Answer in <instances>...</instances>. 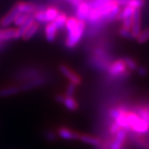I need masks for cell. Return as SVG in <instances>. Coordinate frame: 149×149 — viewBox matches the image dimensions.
Wrapping results in <instances>:
<instances>
[{"instance_id":"6da1fadb","label":"cell","mask_w":149,"mask_h":149,"mask_svg":"<svg viewBox=\"0 0 149 149\" xmlns=\"http://www.w3.org/2000/svg\"><path fill=\"white\" fill-rule=\"evenodd\" d=\"M91 6L90 13L86 19L89 27V35L94 37L106 24L118 20L121 7L117 0H87Z\"/></svg>"},{"instance_id":"7a4b0ae2","label":"cell","mask_w":149,"mask_h":149,"mask_svg":"<svg viewBox=\"0 0 149 149\" xmlns=\"http://www.w3.org/2000/svg\"><path fill=\"white\" fill-rule=\"evenodd\" d=\"M65 28L66 30V37L65 45L68 49H74L81 42L87 31V23L75 16L68 17Z\"/></svg>"},{"instance_id":"3957f363","label":"cell","mask_w":149,"mask_h":149,"mask_svg":"<svg viewBox=\"0 0 149 149\" xmlns=\"http://www.w3.org/2000/svg\"><path fill=\"white\" fill-rule=\"evenodd\" d=\"M112 61V56L104 48L97 47L93 49L90 62L94 68L100 71H106L107 68Z\"/></svg>"},{"instance_id":"277c9868","label":"cell","mask_w":149,"mask_h":149,"mask_svg":"<svg viewBox=\"0 0 149 149\" xmlns=\"http://www.w3.org/2000/svg\"><path fill=\"white\" fill-rule=\"evenodd\" d=\"M107 74L112 79H126L131 74L123 58L113 60L106 70Z\"/></svg>"},{"instance_id":"5b68a950","label":"cell","mask_w":149,"mask_h":149,"mask_svg":"<svg viewBox=\"0 0 149 149\" xmlns=\"http://www.w3.org/2000/svg\"><path fill=\"white\" fill-rule=\"evenodd\" d=\"M59 70L63 74L65 78L69 80V83H72L76 86L81 85L82 83V77L78 74L75 70L70 67L68 65L61 64L59 65Z\"/></svg>"},{"instance_id":"8992f818","label":"cell","mask_w":149,"mask_h":149,"mask_svg":"<svg viewBox=\"0 0 149 149\" xmlns=\"http://www.w3.org/2000/svg\"><path fill=\"white\" fill-rule=\"evenodd\" d=\"M128 133L121 129L114 136H112L109 149H126Z\"/></svg>"},{"instance_id":"52a82bcc","label":"cell","mask_w":149,"mask_h":149,"mask_svg":"<svg viewBox=\"0 0 149 149\" xmlns=\"http://www.w3.org/2000/svg\"><path fill=\"white\" fill-rule=\"evenodd\" d=\"M57 137L64 139L65 141H76L79 140L80 137V133L74 130L73 128H69L67 126H60L56 129Z\"/></svg>"},{"instance_id":"ba28073f","label":"cell","mask_w":149,"mask_h":149,"mask_svg":"<svg viewBox=\"0 0 149 149\" xmlns=\"http://www.w3.org/2000/svg\"><path fill=\"white\" fill-rule=\"evenodd\" d=\"M48 80H49V78L47 77V75H45V76H42V77H39L37 79L19 84V87H20L21 92L32 91V90H35V89H37L39 87H42L43 85H46L48 82Z\"/></svg>"},{"instance_id":"9c48e42d","label":"cell","mask_w":149,"mask_h":149,"mask_svg":"<svg viewBox=\"0 0 149 149\" xmlns=\"http://www.w3.org/2000/svg\"><path fill=\"white\" fill-rule=\"evenodd\" d=\"M17 28L13 27H3L0 28V45H3V43L7 42L11 40L19 39Z\"/></svg>"},{"instance_id":"30bf717a","label":"cell","mask_w":149,"mask_h":149,"mask_svg":"<svg viewBox=\"0 0 149 149\" xmlns=\"http://www.w3.org/2000/svg\"><path fill=\"white\" fill-rule=\"evenodd\" d=\"M90 10L91 6L89 2L87 0H84L77 7L74 8V16L86 22V19L90 13Z\"/></svg>"},{"instance_id":"8fae6325","label":"cell","mask_w":149,"mask_h":149,"mask_svg":"<svg viewBox=\"0 0 149 149\" xmlns=\"http://www.w3.org/2000/svg\"><path fill=\"white\" fill-rule=\"evenodd\" d=\"M14 8H16L18 13H28V14H33L34 12L38 8V6L33 3L30 2H24L20 1L17 2L14 5Z\"/></svg>"},{"instance_id":"7c38bea8","label":"cell","mask_w":149,"mask_h":149,"mask_svg":"<svg viewBox=\"0 0 149 149\" xmlns=\"http://www.w3.org/2000/svg\"><path fill=\"white\" fill-rule=\"evenodd\" d=\"M142 14L141 10H138L133 16V25L131 27V35L132 39H136L139 32L142 30Z\"/></svg>"},{"instance_id":"4fadbf2b","label":"cell","mask_w":149,"mask_h":149,"mask_svg":"<svg viewBox=\"0 0 149 149\" xmlns=\"http://www.w3.org/2000/svg\"><path fill=\"white\" fill-rule=\"evenodd\" d=\"M59 29L55 25L53 22H48L45 24L44 27V35L46 37V40L49 42H53L57 37Z\"/></svg>"},{"instance_id":"5bb4252c","label":"cell","mask_w":149,"mask_h":149,"mask_svg":"<svg viewBox=\"0 0 149 149\" xmlns=\"http://www.w3.org/2000/svg\"><path fill=\"white\" fill-rule=\"evenodd\" d=\"M17 14H18V12L13 6L10 10L0 19V26L2 27H9V26L13 24L14 19Z\"/></svg>"},{"instance_id":"9a60e30c","label":"cell","mask_w":149,"mask_h":149,"mask_svg":"<svg viewBox=\"0 0 149 149\" xmlns=\"http://www.w3.org/2000/svg\"><path fill=\"white\" fill-rule=\"evenodd\" d=\"M102 140L103 139L100 137L88 134V133H80V139H79V141H80V142L88 144V145H91L95 148L98 147L100 144L101 143Z\"/></svg>"},{"instance_id":"2e32d148","label":"cell","mask_w":149,"mask_h":149,"mask_svg":"<svg viewBox=\"0 0 149 149\" xmlns=\"http://www.w3.org/2000/svg\"><path fill=\"white\" fill-rule=\"evenodd\" d=\"M21 90L19 85H5L0 87V97H9L12 95H15L20 93Z\"/></svg>"},{"instance_id":"e0dca14e","label":"cell","mask_w":149,"mask_h":149,"mask_svg":"<svg viewBox=\"0 0 149 149\" xmlns=\"http://www.w3.org/2000/svg\"><path fill=\"white\" fill-rule=\"evenodd\" d=\"M64 95V100L61 103V104H63L65 108L69 111L74 112L78 110L80 108V104L76 100L74 96H67L65 95Z\"/></svg>"},{"instance_id":"ac0fdd59","label":"cell","mask_w":149,"mask_h":149,"mask_svg":"<svg viewBox=\"0 0 149 149\" xmlns=\"http://www.w3.org/2000/svg\"><path fill=\"white\" fill-rule=\"evenodd\" d=\"M139 116L143 118L149 125V103H140L133 108Z\"/></svg>"},{"instance_id":"d6986e66","label":"cell","mask_w":149,"mask_h":149,"mask_svg":"<svg viewBox=\"0 0 149 149\" xmlns=\"http://www.w3.org/2000/svg\"><path fill=\"white\" fill-rule=\"evenodd\" d=\"M117 3L121 8L125 6L133 7L135 9L141 10L145 4V0H117Z\"/></svg>"},{"instance_id":"ffe728a7","label":"cell","mask_w":149,"mask_h":149,"mask_svg":"<svg viewBox=\"0 0 149 149\" xmlns=\"http://www.w3.org/2000/svg\"><path fill=\"white\" fill-rule=\"evenodd\" d=\"M44 9H45V15H46V19H47V23L53 22L61 12L57 7L53 5L45 7Z\"/></svg>"},{"instance_id":"44dd1931","label":"cell","mask_w":149,"mask_h":149,"mask_svg":"<svg viewBox=\"0 0 149 149\" xmlns=\"http://www.w3.org/2000/svg\"><path fill=\"white\" fill-rule=\"evenodd\" d=\"M32 19H34L33 14H28V13H18L14 19L13 24L17 27H20L23 26L27 22Z\"/></svg>"},{"instance_id":"7402d4cb","label":"cell","mask_w":149,"mask_h":149,"mask_svg":"<svg viewBox=\"0 0 149 149\" xmlns=\"http://www.w3.org/2000/svg\"><path fill=\"white\" fill-rule=\"evenodd\" d=\"M137 11H138V9H135L134 8L130 7V6L123 7V8H121V10H120V13H119L118 20H120V21L122 22L124 19L132 17Z\"/></svg>"},{"instance_id":"603a6c76","label":"cell","mask_w":149,"mask_h":149,"mask_svg":"<svg viewBox=\"0 0 149 149\" xmlns=\"http://www.w3.org/2000/svg\"><path fill=\"white\" fill-rule=\"evenodd\" d=\"M39 29H40V24L37 23V22H34L32 26L29 27V28L27 29V32L24 33V35L22 36V38L23 40H25V41H27V40L32 39V37H34L37 32H38Z\"/></svg>"},{"instance_id":"cb8c5ba5","label":"cell","mask_w":149,"mask_h":149,"mask_svg":"<svg viewBox=\"0 0 149 149\" xmlns=\"http://www.w3.org/2000/svg\"><path fill=\"white\" fill-rule=\"evenodd\" d=\"M67 19H68V15L64 12H60L59 15L56 17V18L54 20L53 22L60 30V29H62L63 27H65Z\"/></svg>"},{"instance_id":"d4e9b609","label":"cell","mask_w":149,"mask_h":149,"mask_svg":"<svg viewBox=\"0 0 149 149\" xmlns=\"http://www.w3.org/2000/svg\"><path fill=\"white\" fill-rule=\"evenodd\" d=\"M135 40L139 44H144L148 42L149 41V27L142 29Z\"/></svg>"},{"instance_id":"484cf974","label":"cell","mask_w":149,"mask_h":149,"mask_svg":"<svg viewBox=\"0 0 149 149\" xmlns=\"http://www.w3.org/2000/svg\"><path fill=\"white\" fill-rule=\"evenodd\" d=\"M123 61H124V62H125V64L127 65V67H128V69L132 72L133 70H137V69L139 68V65L137 63V61L133 59L132 57H129V56H125V57H123Z\"/></svg>"},{"instance_id":"4316f807","label":"cell","mask_w":149,"mask_h":149,"mask_svg":"<svg viewBox=\"0 0 149 149\" xmlns=\"http://www.w3.org/2000/svg\"><path fill=\"white\" fill-rule=\"evenodd\" d=\"M44 135V139H46L48 142H51V143H53L55 142L56 139H57V134L56 132H54L52 129H46L43 133Z\"/></svg>"},{"instance_id":"83f0119b","label":"cell","mask_w":149,"mask_h":149,"mask_svg":"<svg viewBox=\"0 0 149 149\" xmlns=\"http://www.w3.org/2000/svg\"><path fill=\"white\" fill-rule=\"evenodd\" d=\"M76 85L72 84V83H69L66 88H65V95L67 96H74L75 94V91H76Z\"/></svg>"},{"instance_id":"f1b7e54d","label":"cell","mask_w":149,"mask_h":149,"mask_svg":"<svg viewBox=\"0 0 149 149\" xmlns=\"http://www.w3.org/2000/svg\"><path fill=\"white\" fill-rule=\"evenodd\" d=\"M137 71H138L139 75H141V76H145L148 74V70L146 69V67H144V66H139V68L137 69Z\"/></svg>"},{"instance_id":"f546056e","label":"cell","mask_w":149,"mask_h":149,"mask_svg":"<svg viewBox=\"0 0 149 149\" xmlns=\"http://www.w3.org/2000/svg\"><path fill=\"white\" fill-rule=\"evenodd\" d=\"M65 1H66L67 3H69L74 8L75 7H77V6L79 5L81 2H83L84 0H65Z\"/></svg>"}]
</instances>
